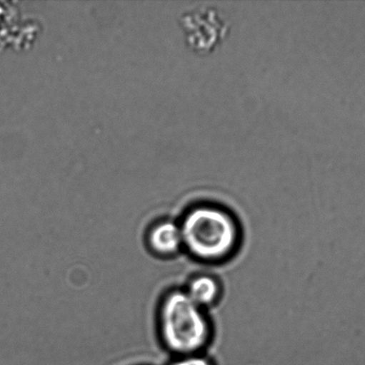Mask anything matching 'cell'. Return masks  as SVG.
Returning a JSON list of instances; mask_svg holds the SVG:
<instances>
[{"label": "cell", "mask_w": 365, "mask_h": 365, "mask_svg": "<svg viewBox=\"0 0 365 365\" xmlns=\"http://www.w3.org/2000/svg\"><path fill=\"white\" fill-rule=\"evenodd\" d=\"M180 227L184 248L196 259H224L234 252L239 242L237 223L219 207H193L185 215Z\"/></svg>", "instance_id": "6da1fadb"}, {"label": "cell", "mask_w": 365, "mask_h": 365, "mask_svg": "<svg viewBox=\"0 0 365 365\" xmlns=\"http://www.w3.org/2000/svg\"><path fill=\"white\" fill-rule=\"evenodd\" d=\"M161 337L164 345L177 355H194L207 344L210 337L209 320L202 307L187 292H168L159 311Z\"/></svg>", "instance_id": "7a4b0ae2"}, {"label": "cell", "mask_w": 365, "mask_h": 365, "mask_svg": "<svg viewBox=\"0 0 365 365\" xmlns=\"http://www.w3.org/2000/svg\"><path fill=\"white\" fill-rule=\"evenodd\" d=\"M186 41L199 55L213 52L229 34V25L216 9L199 7L181 17Z\"/></svg>", "instance_id": "3957f363"}, {"label": "cell", "mask_w": 365, "mask_h": 365, "mask_svg": "<svg viewBox=\"0 0 365 365\" xmlns=\"http://www.w3.org/2000/svg\"><path fill=\"white\" fill-rule=\"evenodd\" d=\"M146 242L149 250L157 256L175 255L184 247L180 224L171 220L156 223L149 229Z\"/></svg>", "instance_id": "277c9868"}, {"label": "cell", "mask_w": 365, "mask_h": 365, "mask_svg": "<svg viewBox=\"0 0 365 365\" xmlns=\"http://www.w3.org/2000/svg\"><path fill=\"white\" fill-rule=\"evenodd\" d=\"M185 292L196 305L203 307L216 302L220 294V287L216 279L209 275H199L192 279Z\"/></svg>", "instance_id": "5b68a950"}, {"label": "cell", "mask_w": 365, "mask_h": 365, "mask_svg": "<svg viewBox=\"0 0 365 365\" xmlns=\"http://www.w3.org/2000/svg\"><path fill=\"white\" fill-rule=\"evenodd\" d=\"M170 365H213V364L205 357L194 354V355L180 356V359L175 360Z\"/></svg>", "instance_id": "8992f818"}]
</instances>
